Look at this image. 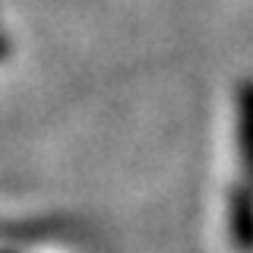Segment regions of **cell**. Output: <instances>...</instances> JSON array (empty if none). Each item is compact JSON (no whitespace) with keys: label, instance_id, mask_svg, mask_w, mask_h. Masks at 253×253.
<instances>
[{"label":"cell","instance_id":"1","mask_svg":"<svg viewBox=\"0 0 253 253\" xmlns=\"http://www.w3.org/2000/svg\"><path fill=\"white\" fill-rule=\"evenodd\" d=\"M231 237L234 247L250 253L253 250V190L237 187L231 193Z\"/></svg>","mask_w":253,"mask_h":253},{"label":"cell","instance_id":"2","mask_svg":"<svg viewBox=\"0 0 253 253\" xmlns=\"http://www.w3.org/2000/svg\"><path fill=\"white\" fill-rule=\"evenodd\" d=\"M237 142H241V162L253 177V79L244 83L237 95Z\"/></svg>","mask_w":253,"mask_h":253}]
</instances>
